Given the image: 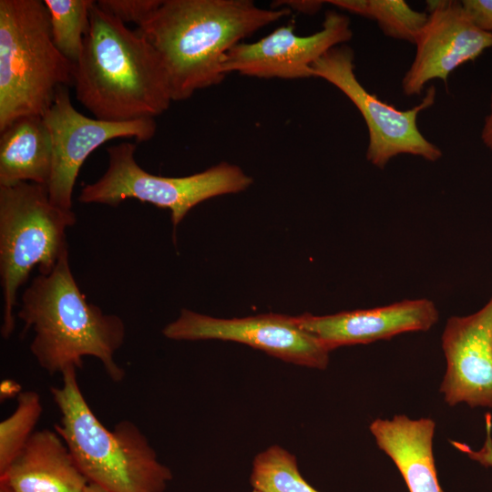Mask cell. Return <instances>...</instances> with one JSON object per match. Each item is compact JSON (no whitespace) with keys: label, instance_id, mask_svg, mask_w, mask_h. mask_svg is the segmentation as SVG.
Segmentation results:
<instances>
[{"label":"cell","instance_id":"1","mask_svg":"<svg viewBox=\"0 0 492 492\" xmlns=\"http://www.w3.org/2000/svg\"><path fill=\"white\" fill-rule=\"evenodd\" d=\"M290 14L251 0H162L136 31L160 56L172 101H182L224 79L223 64L234 46Z\"/></svg>","mask_w":492,"mask_h":492},{"label":"cell","instance_id":"2","mask_svg":"<svg viewBox=\"0 0 492 492\" xmlns=\"http://www.w3.org/2000/svg\"><path fill=\"white\" fill-rule=\"evenodd\" d=\"M73 78L77 99L100 120L154 118L172 102L168 74L154 47L96 1Z\"/></svg>","mask_w":492,"mask_h":492},{"label":"cell","instance_id":"3","mask_svg":"<svg viewBox=\"0 0 492 492\" xmlns=\"http://www.w3.org/2000/svg\"><path fill=\"white\" fill-rule=\"evenodd\" d=\"M17 316L23 333H35L30 352L49 374L80 369L83 358L92 356L113 382L125 377L115 359L125 341L124 322L87 302L72 273L68 252L50 273H39L26 288Z\"/></svg>","mask_w":492,"mask_h":492},{"label":"cell","instance_id":"4","mask_svg":"<svg viewBox=\"0 0 492 492\" xmlns=\"http://www.w3.org/2000/svg\"><path fill=\"white\" fill-rule=\"evenodd\" d=\"M64 371L50 393L60 413L55 430L64 439L89 483L107 492H164L172 479L148 438L130 420L106 427L87 404L77 376Z\"/></svg>","mask_w":492,"mask_h":492},{"label":"cell","instance_id":"5","mask_svg":"<svg viewBox=\"0 0 492 492\" xmlns=\"http://www.w3.org/2000/svg\"><path fill=\"white\" fill-rule=\"evenodd\" d=\"M73 70L53 42L44 1L0 0V131L43 117L57 88L74 85Z\"/></svg>","mask_w":492,"mask_h":492},{"label":"cell","instance_id":"6","mask_svg":"<svg viewBox=\"0 0 492 492\" xmlns=\"http://www.w3.org/2000/svg\"><path fill=\"white\" fill-rule=\"evenodd\" d=\"M77 221L72 210L53 203L46 186L20 182L0 186V276L3 297L1 335L15 327L18 289L38 267L48 274L68 252L66 231Z\"/></svg>","mask_w":492,"mask_h":492},{"label":"cell","instance_id":"7","mask_svg":"<svg viewBox=\"0 0 492 492\" xmlns=\"http://www.w3.org/2000/svg\"><path fill=\"white\" fill-rule=\"evenodd\" d=\"M108 167L96 182L86 184L81 203L116 207L128 199L170 211L174 229L199 203L213 197L238 193L252 183L240 167L220 162L185 177H162L142 169L135 159L136 144L123 142L108 149Z\"/></svg>","mask_w":492,"mask_h":492},{"label":"cell","instance_id":"8","mask_svg":"<svg viewBox=\"0 0 492 492\" xmlns=\"http://www.w3.org/2000/svg\"><path fill=\"white\" fill-rule=\"evenodd\" d=\"M354 59L350 46H336L313 63L312 73L313 77L336 87L360 111L369 134L366 159L380 169L399 154H411L429 161L440 159V149L427 140L417 126L418 114L435 103V87L427 88L418 105L400 110L364 87L354 74Z\"/></svg>","mask_w":492,"mask_h":492},{"label":"cell","instance_id":"9","mask_svg":"<svg viewBox=\"0 0 492 492\" xmlns=\"http://www.w3.org/2000/svg\"><path fill=\"white\" fill-rule=\"evenodd\" d=\"M43 118L53 146L52 169L46 188L50 200L67 210H72L73 190L80 168L95 149L115 138L148 141L157 130L151 118L127 122L88 118L74 108L65 86L57 88Z\"/></svg>","mask_w":492,"mask_h":492},{"label":"cell","instance_id":"10","mask_svg":"<svg viewBox=\"0 0 492 492\" xmlns=\"http://www.w3.org/2000/svg\"><path fill=\"white\" fill-rule=\"evenodd\" d=\"M162 333L176 341L221 340L247 344L284 362L323 370L329 351L295 317L278 313L220 319L183 309Z\"/></svg>","mask_w":492,"mask_h":492},{"label":"cell","instance_id":"11","mask_svg":"<svg viewBox=\"0 0 492 492\" xmlns=\"http://www.w3.org/2000/svg\"><path fill=\"white\" fill-rule=\"evenodd\" d=\"M294 29L295 23L292 21L256 42L234 46L223 64L225 74L236 72L260 78L313 77V63L353 36L348 16L333 10L325 13L318 32L301 36Z\"/></svg>","mask_w":492,"mask_h":492},{"label":"cell","instance_id":"12","mask_svg":"<svg viewBox=\"0 0 492 492\" xmlns=\"http://www.w3.org/2000/svg\"><path fill=\"white\" fill-rule=\"evenodd\" d=\"M426 3L427 19L415 41V58L402 79L403 92L407 96L419 95L435 78L446 83L456 68L492 47V34L473 23L461 2Z\"/></svg>","mask_w":492,"mask_h":492},{"label":"cell","instance_id":"13","mask_svg":"<svg viewBox=\"0 0 492 492\" xmlns=\"http://www.w3.org/2000/svg\"><path fill=\"white\" fill-rule=\"evenodd\" d=\"M442 348L446 371L440 392L446 403L492 408V297L477 313L447 320Z\"/></svg>","mask_w":492,"mask_h":492},{"label":"cell","instance_id":"14","mask_svg":"<svg viewBox=\"0 0 492 492\" xmlns=\"http://www.w3.org/2000/svg\"><path fill=\"white\" fill-rule=\"evenodd\" d=\"M297 324L319 340L329 351L341 346L387 340L407 332L429 330L438 312L428 299L405 300L368 310L317 316H295Z\"/></svg>","mask_w":492,"mask_h":492},{"label":"cell","instance_id":"15","mask_svg":"<svg viewBox=\"0 0 492 492\" xmlns=\"http://www.w3.org/2000/svg\"><path fill=\"white\" fill-rule=\"evenodd\" d=\"M88 483L64 439L46 428L35 431L0 475L4 492H83Z\"/></svg>","mask_w":492,"mask_h":492},{"label":"cell","instance_id":"16","mask_svg":"<svg viewBox=\"0 0 492 492\" xmlns=\"http://www.w3.org/2000/svg\"><path fill=\"white\" fill-rule=\"evenodd\" d=\"M435 428L431 418L405 415L377 418L370 425L378 447L395 464L409 492H443L433 455Z\"/></svg>","mask_w":492,"mask_h":492},{"label":"cell","instance_id":"17","mask_svg":"<svg viewBox=\"0 0 492 492\" xmlns=\"http://www.w3.org/2000/svg\"><path fill=\"white\" fill-rule=\"evenodd\" d=\"M52 161L51 136L43 117L17 118L0 131V186H46Z\"/></svg>","mask_w":492,"mask_h":492},{"label":"cell","instance_id":"18","mask_svg":"<svg viewBox=\"0 0 492 492\" xmlns=\"http://www.w3.org/2000/svg\"><path fill=\"white\" fill-rule=\"evenodd\" d=\"M340 9L374 20L392 38L415 41L427 19L426 12L412 9L404 0H329Z\"/></svg>","mask_w":492,"mask_h":492},{"label":"cell","instance_id":"19","mask_svg":"<svg viewBox=\"0 0 492 492\" xmlns=\"http://www.w3.org/2000/svg\"><path fill=\"white\" fill-rule=\"evenodd\" d=\"M250 480L259 492H319L302 477L295 456L277 445L254 457Z\"/></svg>","mask_w":492,"mask_h":492},{"label":"cell","instance_id":"20","mask_svg":"<svg viewBox=\"0 0 492 492\" xmlns=\"http://www.w3.org/2000/svg\"><path fill=\"white\" fill-rule=\"evenodd\" d=\"M93 0H45L53 42L72 64L78 60L89 26Z\"/></svg>","mask_w":492,"mask_h":492},{"label":"cell","instance_id":"21","mask_svg":"<svg viewBox=\"0 0 492 492\" xmlns=\"http://www.w3.org/2000/svg\"><path fill=\"white\" fill-rule=\"evenodd\" d=\"M43 413L40 395L22 391L15 411L0 423V475L9 467L35 432Z\"/></svg>","mask_w":492,"mask_h":492},{"label":"cell","instance_id":"22","mask_svg":"<svg viewBox=\"0 0 492 492\" xmlns=\"http://www.w3.org/2000/svg\"><path fill=\"white\" fill-rule=\"evenodd\" d=\"M162 0H98L97 6L122 23L141 26L160 5Z\"/></svg>","mask_w":492,"mask_h":492},{"label":"cell","instance_id":"23","mask_svg":"<svg viewBox=\"0 0 492 492\" xmlns=\"http://www.w3.org/2000/svg\"><path fill=\"white\" fill-rule=\"evenodd\" d=\"M461 4L480 30L492 34V0H463Z\"/></svg>","mask_w":492,"mask_h":492},{"label":"cell","instance_id":"24","mask_svg":"<svg viewBox=\"0 0 492 492\" xmlns=\"http://www.w3.org/2000/svg\"><path fill=\"white\" fill-rule=\"evenodd\" d=\"M487 438L484 446L478 451H473L468 446L459 443L453 442L461 451L466 453L472 459L478 461L485 466H492V439H491V423L489 416H487Z\"/></svg>","mask_w":492,"mask_h":492},{"label":"cell","instance_id":"25","mask_svg":"<svg viewBox=\"0 0 492 492\" xmlns=\"http://www.w3.org/2000/svg\"><path fill=\"white\" fill-rule=\"evenodd\" d=\"M325 1L319 0H296V1H276L272 4V8L287 7L291 11L295 10L305 14H314L318 12Z\"/></svg>","mask_w":492,"mask_h":492},{"label":"cell","instance_id":"26","mask_svg":"<svg viewBox=\"0 0 492 492\" xmlns=\"http://www.w3.org/2000/svg\"><path fill=\"white\" fill-rule=\"evenodd\" d=\"M22 391L20 390L19 384L13 380H3L0 384V395L2 400L12 397L15 395H18Z\"/></svg>","mask_w":492,"mask_h":492},{"label":"cell","instance_id":"27","mask_svg":"<svg viewBox=\"0 0 492 492\" xmlns=\"http://www.w3.org/2000/svg\"><path fill=\"white\" fill-rule=\"evenodd\" d=\"M481 138L484 144L492 150V96L490 101V113L486 118L481 132Z\"/></svg>","mask_w":492,"mask_h":492},{"label":"cell","instance_id":"28","mask_svg":"<svg viewBox=\"0 0 492 492\" xmlns=\"http://www.w3.org/2000/svg\"><path fill=\"white\" fill-rule=\"evenodd\" d=\"M4 492V491H0ZM83 492H107L96 484L88 483Z\"/></svg>","mask_w":492,"mask_h":492},{"label":"cell","instance_id":"29","mask_svg":"<svg viewBox=\"0 0 492 492\" xmlns=\"http://www.w3.org/2000/svg\"><path fill=\"white\" fill-rule=\"evenodd\" d=\"M252 492H259V491H258V490H255V489H253V491H252Z\"/></svg>","mask_w":492,"mask_h":492}]
</instances>
